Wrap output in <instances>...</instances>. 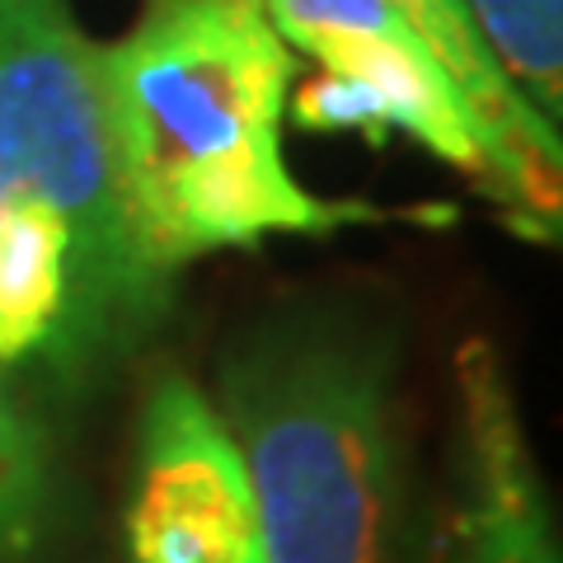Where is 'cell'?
<instances>
[{
	"instance_id": "obj_1",
	"label": "cell",
	"mask_w": 563,
	"mask_h": 563,
	"mask_svg": "<svg viewBox=\"0 0 563 563\" xmlns=\"http://www.w3.org/2000/svg\"><path fill=\"white\" fill-rule=\"evenodd\" d=\"M99 66L128 211L165 282L217 250L376 217L291 179L282 113L296 57L263 0H151L128 38L99 47Z\"/></svg>"
},
{
	"instance_id": "obj_2",
	"label": "cell",
	"mask_w": 563,
	"mask_h": 563,
	"mask_svg": "<svg viewBox=\"0 0 563 563\" xmlns=\"http://www.w3.org/2000/svg\"><path fill=\"white\" fill-rule=\"evenodd\" d=\"M254 493L258 563H385L395 507L390 352L310 314L254 333L221 372Z\"/></svg>"
},
{
	"instance_id": "obj_3",
	"label": "cell",
	"mask_w": 563,
	"mask_h": 563,
	"mask_svg": "<svg viewBox=\"0 0 563 563\" xmlns=\"http://www.w3.org/2000/svg\"><path fill=\"white\" fill-rule=\"evenodd\" d=\"M43 202L70 231V314L52 366L85 372L165 314L122 192L99 47L66 0H0V211Z\"/></svg>"
},
{
	"instance_id": "obj_4",
	"label": "cell",
	"mask_w": 563,
	"mask_h": 563,
	"mask_svg": "<svg viewBox=\"0 0 563 563\" xmlns=\"http://www.w3.org/2000/svg\"><path fill=\"white\" fill-rule=\"evenodd\" d=\"M122 536L128 563H258L240 446L184 372L155 376L141 404Z\"/></svg>"
},
{
	"instance_id": "obj_5",
	"label": "cell",
	"mask_w": 563,
	"mask_h": 563,
	"mask_svg": "<svg viewBox=\"0 0 563 563\" xmlns=\"http://www.w3.org/2000/svg\"><path fill=\"white\" fill-rule=\"evenodd\" d=\"M263 10L287 47L366 85L385 132L413 136L437 161L488 179V151L465 99L385 0H263Z\"/></svg>"
},
{
	"instance_id": "obj_6",
	"label": "cell",
	"mask_w": 563,
	"mask_h": 563,
	"mask_svg": "<svg viewBox=\"0 0 563 563\" xmlns=\"http://www.w3.org/2000/svg\"><path fill=\"white\" fill-rule=\"evenodd\" d=\"M461 385V563H559L550 512L536 479L526 432L512 404V385L498 352L470 339L455 352Z\"/></svg>"
},
{
	"instance_id": "obj_7",
	"label": "cell",
	"mask_w": 563,
	"mask_h": 563,
	"mask_svg": "<svg viewBox=\"0 0 563 563\" xmlns=\"http://www.w3.org/2000/svg\"><path fill=\"white\" fill-rule=\"evenodd\" d=\"M404 24L418 33V43L432 52V62L446 70L455 95L465 99L474 128L488 151V179L503 188V198L540 231H559V128L544 122L526 103L512 80L498 70L493 52L484 47L465 0H385Z\"/></svg>"
},
{
	"instance_id": "obj_8",
	"label": "cell",
	"mask_w": 563,
	"mask_h": 563,
	"mask_svg": "<svg viewBox=\"0 0 563 563\" xmlns=\"http://www.w3.org/2000/svg\"><path fill=\"white\" fill-rule=\"evenodd\" d=\"M70 314V231L43 202L0 211V372L57 362Z\"/></svg>"
},
{
	"instance_id": "obj_9",
	"label": "cell",
	"mask_w": 563,
	"mask_h": 563,
	"mask_svg": "<svg viewBox=\"0 0 563 563\" xmlns=\"http://www.w3.org/2000/svg\"><path fill=\"white\" fill-rule=\"evenodd\" d=\"M512 90L554 122L563 113V0H465Z\"/></svg>"
},
{
	"instance_id": "obj_10",
	"label": "cell",
	"mask_w": 563,
	"mask_h": 563,
	"mask_svg": "<svg viewBox=\"0 0 563 563\" xmlns=\"http://www.w3.org/2000/svg\"><path fill=\"white\" fill-rule=\"evenodd\" d=\"M52 512V455L43 422L0 372V563H29Z\"/></svg>"
}]
</instances>
